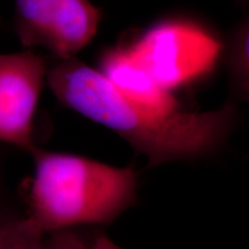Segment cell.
Here are the masks:
<instances>
[{
  "mask_svg": "<svg viewBox=\"0 0 249 249\" xmlns=\"http://www.w3.org/2000/svg\"><path fill=\"white\" fill-rule=\"evenodd\" d=\"M230 67L236 85L248 90V20L239 26L230 53Z\"/></svg>",
  "mask_w": 249,
  "mask_h": 249,
  "instance_id": "cell-8",
  "label": "cell"
},
{
  "mask_svg": "<svg viewBox=\"0 0 249 249\" xmlns=\"http://www.w3.org/2000/svg\"><path fill=\"white\" fill-rule=\"evenodd\" d=\"M90 249H121L120 247H118L116 244H113L107 236H98V238L95 239L93 244Z\"/></svg>",
  "mask_w": 249,
  "mask_h": 249,
  "instance_id": "cell-10",
  "label": "cell"
},
{
  "mask_svg": "<svg viewBox=\"0 0 249 249\" xmlns=\"http://www.w3.org/2000/svg\"><path fill=\"white\" fill-rule=\"evenodd\" d=\"M49 238L44 236L42 249H88L82 240L67 230L48 234Z\"/></svg>",
  "mask_w": 249,
  "mask_h": 249,
  "instance_id": "cell-9",
  "label": "cell"
},
{
  "mask_svg": "<svg viewBox=\"0 0 249 249\" xmlns=\"http://www.w3.org/2000/svg\"><path fill=\"white\" fill-rule=\"evenodd\" d=\"M15 33L24 48L59 60L75 57L95 37L101 12L90 0H14Z\"/></svg>",
  "mask_w": 249,
  "mask_h": 249,
  "instance_id": "cell-3",
  "label": "cell"
},
{
  "mask_svg": "<svg viewBox=\"0 0 249 249\" xmlns=\"http://www.w3.org/2000/svg\"><path fill=\"white\" fill-rule=\"evenodd\" d=\"M99 71L126 97L140 104L165 112L181 110L172 91L161 86L130 50L107 52Z\"/></svg>",
  "mask_w": 249,
  "mask_h": 249,
  "instance_id": "cell-6",
  "label": "cell"
},
{
  "mask_svg": "<svg viewBox=\"0 0 249 249\" xmlns=\"http://www.w3.org/2000/svg\"><path fill=\"white\" fill-rule=\"evenodd\" d=\"M46 83L59 102L113 130L144 155L150 166L208 154L226 139L235 117L231 104L205 112L145 107L75 57L48 70Z\"/></svg>",
  "mask_w": 249,
  "mask_h": 249,
  "instance_id": "cell-1",
  "label": "cell"
},
{
  "mask_svg": "<svg viewBox=\"0 0 249 249\" xmlns=\"http://www.w3.org/2000/svg\"><path fill=\"white\" fill-rule=\"evenodd\" d=\"M30 155L35 170L24 217L44 236L76 225L108 224L135 201L138 177L129 167L39 147Z\"/></svg>",
  "mask_w": 249,
  "mask_h": 249,
  "instance_id": "cell-2",
  "label": "cell"
},
{
  "mask_svg": "<svg viewBox=\"0 0 249 249\" xmlns=\"http://www.w3.org/2000/svg\"><path fill=\"white\" fill-rule=\"evenodd\" d=\"M213 50L204 35L170 24L149 31L130 52L161 86L172 91L195 75L197 66L207 65Z\"/></svg>",
  "mask_w": 249,
  "mask_h": 249,
  "instance_id": "cell-5",
  "label": "cell"
},
{
  "mask_svg": "<svg viewBox=\"0 0 249 249\" xmlns=\"http://www.w3.org/2000/svg\"><path fill=\"white\" fill-rule=\"evenodd\" d=\"M46 62L31 50L0 54V143L31 154L34 118L46 82Z\"/></svg>",
  "mask_w": 249,
  "mask_h": 249,
  "instance_id": "cell-4",
  "label": "cell"
},
{
  "mask_svg": "<svg viewBox=\"0 0 249 249\" xmlns=\"http://www.w3.org/2000/svg\"><path fill=\"white\" fill-rule=\"evenodd\" d=\"M44 235L26 217H14L0 211V249H42Z\"/></svg>",
  "mask_w": 249,
  "mask_h": 249,
  "instance_id": "cell-7",
  "label": "cell"
}]
</instances>
